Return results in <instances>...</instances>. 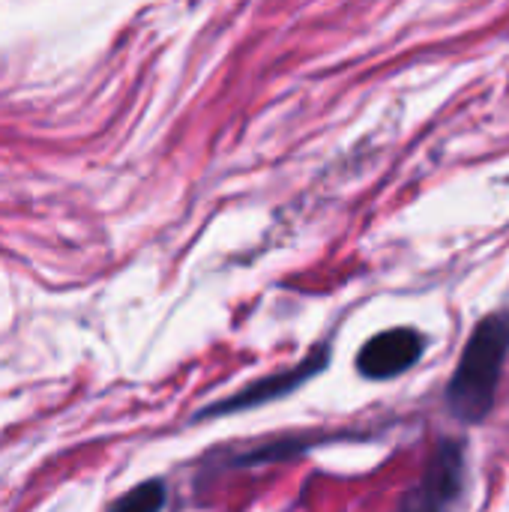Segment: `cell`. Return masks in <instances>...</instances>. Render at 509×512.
Returning <instances> with one entry per match:
<instances>
[{
    "instance_id": "cell-4",
    "label": "cell",
    "mask_w": 509,
    "mask_h": 512,
    "mask_svg": "<svg viewBox=\"0 0 509 512\" xmlns=\"http://www.w3.org/2000/svg\"><path fill=\"white\" fill-rule=\"evenodd\" d=\"M324 363H327V351H321V354L309 357V360H306L303 366H297L294 372H285V375L270 378V381H258L255 387L243 390V393H240V396H234L231 402L216 405L213 411H216V414H225V411H234V408H252V405H261V402H267V399L285 396V393H291L294 387H300L303 381H309L315 372H321V366H324Z\"/></svg>"
},
{
    "instance_id": "cell-2",
    "label": "cell",
    "mask_w": 509,
    "mask_h": 512,
    "mask_svg": "<svg viewBox=\"0 0 509 512\" xmlns=\"http://www.w3.org/2000/svg\"><path fill=\"white\" fill-rule=\"evenodd\" d=\"M423 354V336L417 330L399 327V330H387L375 339H369V345H363L360 357H357V369L366 378H396L405 369H411Z\"/></svg>"
},
{
    "instance_id": "cell-5",
    "label": "cell",
    "mask_w": 509,
    "mask_h": 512,
    "mask_svg": "<svg viewBox=\"0 0 509 512\" xmlns=\"http://www.w3.org/2000/svg\"><path fill=\"white\" fill-rule=\"evenodd\" d=\"M162 501H165L162 486H159V483H147V486H138L132 495L120 498L117 507H129V510H156V507H162Z\"/></svg>"
},
{
    "instance_id": "cell-3",
    "label": "cell",
    "mask_w": 509,
    "mask_h": 512,
    "mask_svg": "<svg viewBox=\"0 0 509 512\" xmlns=\"http://www.w3.org/2000/svg\"><path fill=\"white\" fill-rule=\"evenodd\" d=\"M462 450L456 444H441L435 459H432V468L420 486V498L414 501L417 507H444V504H453L462 492Z\"/></svg>"
},
{
    "instance_id": "cell-1",
    "label": "cell",
    "mask_w": 509,
    "mask_h": 512,
    "mask_svg": "<svg viewBox=\"0 0 509 512\" xmlns=\"http://www.w3.org/2000/svg\"><path fill=\"white\" fill-rule=\"evenodd\" d=\"M507 354L509 315H492L474 330L447 387V405L453 417H459L462 423H480L489 417Z\"/></svg>"
}]
</instances>
